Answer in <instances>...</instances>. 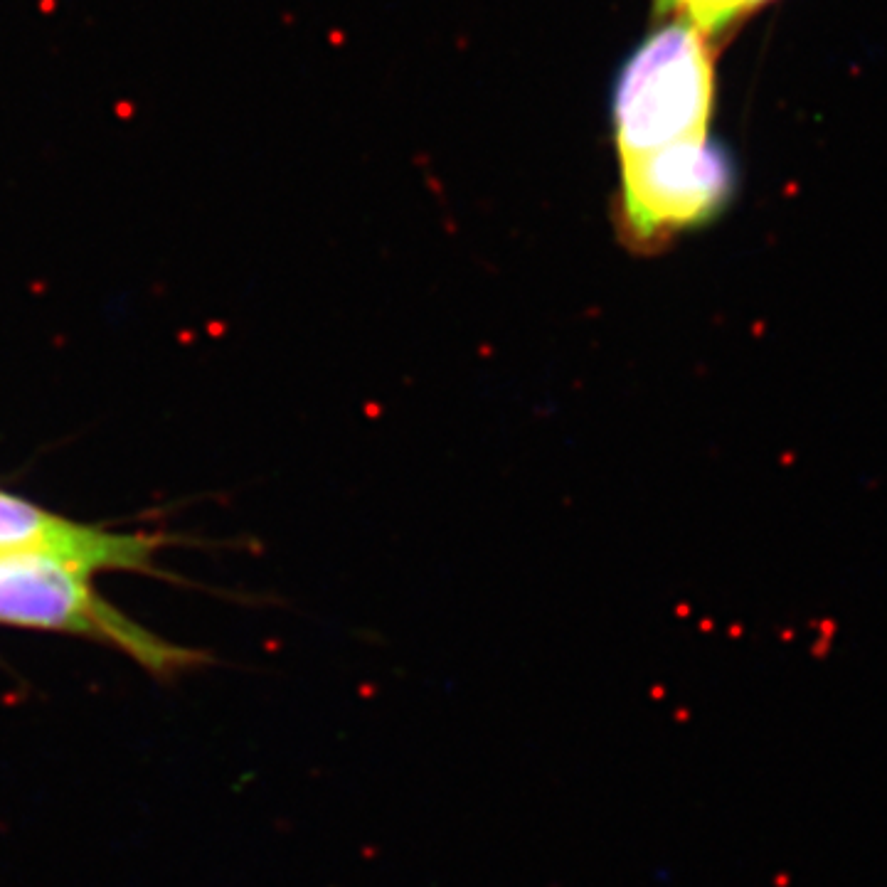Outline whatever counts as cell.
Masks as SVG:
<instances>
[{
    "label": "cell",
    "mask_w": 887,
    "mask_h": 887,
    "mask_svg": "<svg viewBox=\"0 0 887 887\" xmlns=\"http://www.w3.org/2000/svg\"><path fill=\"white\" fill-rule=\"evenodd\" d=\"M0 626L109 646L161 681L210 661L121 612L94 589L92 575L47 557H0Z\"/></svg>",
    "instance_id": "1"
},
{
    "label": "cell",
    "mask_w": 887,
    "mask_h": 887,
    "mask_svg": "<svg viewBox=\"0 0 887 887\" xmlns=\"http://www.w3.org/2000/svg\"><path fill=\"white\" fill-rule=\"evenodd\" d=\"M708 40L685 20L653 33L621 72L614 94V138L621 158L708 138L713 116Z\"/></svg>",
    "instance_id": "2"
},
{
    "label": "cell",
    "mask_w": 887,
    "mask_h": 887,
    "mask_svg": "<svg viewBox=\"0 0 887 887\" xmlns=\"http://www.w3.org/2000/svg\"><path fill=\"white\" fill-rule=\"evenodd\" d=\"M621 230L631 247L653 249L708 222L730 198V161L710 138L621 158Z\"/></svg>",
    "instance_id": "3"
},
{
    "label": "cell",
    "mask_w": 887,
    "mask_h": 887,
    "mask_svg": "<svg viewBox=\"0 0 887 887\" xmlns=\"http://www.w3.org/2000/svg\"><path fill=\"white\" fill-rule=\"evenodd\" d=\"M158 550V535L79 523L0 491V557H47L92 577L104 572L151 575Z\"/></svg>",
    "instance_id": "4"
},
{
    "label": "cell",
    "mask_w": 887,
    "mask_h": 887,
    "mask_svg": "<svg viewBox=\"0 0 887 887\" xmlns=\"http://www.w3.org/2000/svg\"><path fill=\"white\" fill-rule=\"evenodd\" d=\"M661 5L705 37L722 33L727 25L752 10V0H661Z\"/></svg>",
    "instance_id": "5"
},
{
    "label": "cell",
    "mask_w": 887,
    "mask_h": 887,
    "mask_svg": "<svg viewBox=\"0 0 887 887\" xmlns=\"http://www.w3.org/2000/svg\"><path fill=\"white\" fill-rule=\"evenodd\" d=\"M759 3H762V0H752V5H759Z\"/></svg>",
    "instance_id": "6"
}]
</instances>
